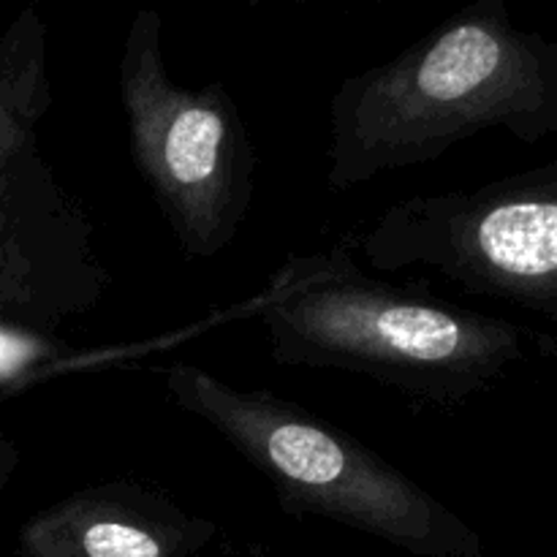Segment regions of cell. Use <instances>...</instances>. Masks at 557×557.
I'll use <instances>...</instances> for the list:
<instances>
[{
	"label": "cell",
	"mask_w": 557,
	"mask_h": 557,
	"mask_svg": "<svg viewBox=\"0 0 557 557\" xmlns=\"http://www.w3.org/2000/svg\"><path fill=\"white\" fill-rule=\"evenodd\" d=\"M484 131L522 145L557 134V38L479 0L397 58L354 74L330 101V190L438 161Z\"/></svg>",
	"instance_id": "cell-1"
},
{
	"label": "cell",
	"mask_w": 557,
	"mask_h": 557,
	"mask_svg": "<svg viewBox=\"0 0 557 557\" xmlns=\"http://www.w3.org/2000/svg\"><path fill=\"white\" fill-rule=\"evenodd\" d=\"M283 368L364 375L424 406L457 408L557 341L500 315L373 277L351 239L292 256L250 302Z\"/></svg>",
	"instance_id": "cell-2"
},
{
	"label": "cell",
	"mask_w": 557,
	"mask_h": 557,
	"mask_svg": "<svg viewBox=\"0 0 557 557\" xmlns=\"http://www.w3.org/2000/svg\"><path fill=\"white\" fill-rule=\"evenodd\" d=\"M169 400L221 435L292 517H319L413 557H482L484 542L438 495L313 411L196 364L161 373Z\"/></svg>",
	"instance_id": "cell-3"
},
{
	"label": "cell",
	"mask_w": 557,
	"mask_h": 557,
	"mask_svg": "<svg viewBox=\"0 0 557 557\" xmlns=\"http://www.w3.org/2000/svg\"><path fill=\"white\" fill-rule=\"evenodd\" d=\"M49 107L47 22L25 5L0 30V330L25 337L58 335L112 288L96 223L41 147Z\"/></svg>",
	"instance_id": "cell-4"
},
{
	"label": "cell",
	"mask_w": 557,
	"mask_h": 557,
	"mask_svg": "<svg viewBox=\"0 0 557 557\" xmlns=\"http://www.w3.org/2000/svg\"><path fill=\"white\" fill-rule=\"evenodd\" d=\"M117 92L131 158L185 259L212 261L239 237L256 196V158L221 82L177 85L161 11L139 9L123 36Z\"/></svg>",
	"instance_id": "cell-5"
},
{
	"label": "cell",
	"mask_w": 557,
	"mask_h": 557,
	"mask_svg": "<svg viewBox=\"0 0 557 557\" xmlns=\"http://www.w3.org/2000/svg\"><path fill=\"white\" fill-rule=\"evenodd\" d=\"M351 248L379 272H428L528 310L557 341V158L476 188L397 201Z\"/></svg>",
	"instance_id": "cell-6"
},
{
	"label": "cell",
	"mask_w": 557,
	"mask_h": 557,
	"mask_svg": "<svg viewBox=\"0 0 557 557\" xmlns=\"http://www.w3.org/2000/svg\"><path fill=\"white\" fill-rule=\"evenodd\" d=\"M218 522L185 509L134 479L87 484L27 517L16 533L20 557H196Z\"/></svg>",
	"instance_id": "cell-7"
},
{
	"label": "cell",
	"mask_w": 557,
	"mask_h": 557,
	"mask_svg": "<svg viewBox=\"0 0 557 557\" xmlns=\"http://www.w3.org/2000/svg\"><path fill=\"white\" fill-rule=\"evenodd\" d=\"M20 466H22L20 444H16L5 430H0V495H3L5 487L14 482Z\"/></svg>",
	"instance_id": "cell-8"
}]
</instances>
